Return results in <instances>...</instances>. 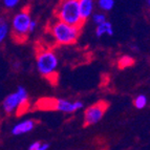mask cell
Returning <instances> with one entry per match:
<instances>
[{"mask_svg":"<svg viewBox=\"0 0 150 150\" xmlns=\"http://www.w3.org/2000/svg\"><path fill=\"white\" fill-rule=\"evenodd\" d=\"M55 15L58 21H61L71 26L81 28L83 24V20L81 19L80 12H79L78 0L61 1L56 8Z\"/></svg>","mask_w":150,"mask_h":150,"instance_id":"obj_1","label":"cell"},{"mask_svg":"<svg viewBox=\"0 0 150 150\" xmlns=\"http://www.w3.org/2000/svg\"><path fill=\"white\" fill-rule=\"evenodd\" d=\"M81 28L71 26L56 20L50 25V33L56 43L60 45H69L75 43L80 36Z\"/></svg>","mask_w":150,"mask_h":150,"instance_id":"obj_2","label":"cell"},{"mask_svg":"<svg viewBox=\"0 0 150 150\" xmlns=\"http://www.w3.org/2000/svg\"><path fill=\"white\" fill-rule=\"evenodd\" d=\"M36 65L38 71L46 78H52L57 73L59 65L58 56L53 50L50 48H41L37 52Z\"/></svg>","mask_w":150,"mask_h":150,"instance_id":"obj_3","label":"cell"},{"mask_svg":"<svg viewBox=\"0 0 150 150\" xmlns=\"http://www.w3.org/2000/svg\"><path fill=\"white\" fill-rule=\"evenodd\" d=\"M28 103V90L23 86H18L15 93H10L4 98L2 102V107L5 113L12 115L18 113L21 108H25Z\"/></svg>","mask_w":150,"mask_h":150,"instance_id":"obj_4","label":"cell"},{"mask_svg":"<svg viewBox=\"0 0 150 150\" xmlns=\"http://www.w3.org/2000/svg\"><path fill=\"white\" fill-rule=\"evenodd\" d=\"M32 17L28 10H22L17 13L12 19L11 28H12V36L16 41H24L28 34L30 33V23Z\"/></svg>","mask_w":150,"mask_h":150,"instance_id":"obj_5","label":"cell"},{"mask_svg":"<svg viewBox=\"0 0 150 150\" xmlns=\"http://www.w3.org/2000/svg\"><path fill=\"white\" fill-rule=\"evenodd\" d=\"M41 102H43V105L41 106L42 108L58 110L64 113H73L84 107V104L81 101L73 102L66 99H44Z\"/></svg>","mask_w":150,"mask_h":150,"instance_id":"obj_6","label":"cell"},{"mask_svg":"<svg viewBox=\"0 0 150 150\" xmlns=\"http://www.w3.org/2000/svg\"><path fill=\"white\" fill-rule=\"evenodd\" d=\"M107 104L105 102H98L96 104L90 105L84 111V124L86 126L95 125L102 120L103 115H105L107 109Z\"/></svg>","mask_w":150,"mask_h":150,"instance_id":"obj_7","label":"cell"},{"mask_svg":"<svg viewBox=\"0 0 150 150\" xmlns=\"http://www.w3.org/2000/svg\"><path fill=\"white\" fill-rule=\"evenodd\" d=\"M36 123L33 120H23L21 122L17 123L16 125L13 126L12 128V133L14 135H21L25 134V133L30 132L34 128H35Z\"/></svg>","mask_w":150,"mask_h":150,"instance_id":"obj_8","label":"cell"},{"mask_svg":"<svg viewBox=\"0 0 150 150\" xmlns=\"http://www.w3.org/2000/svg\"><path fill=\"white\" fill-rule=\"evenodd\" d=\"M79 12L83 22L87 20L90 16H93L95 3L93 0H79Z\"/></svg>","mask_w":150,"mask_h":150,"instance_id":"obj_9","label":"cell"},{"mask_svg":"<svg viewBox=\"0 0 150 150\" xmlns=\"http://www.w3.org/2000/svg\"><path fill=\"white\" fill-rule=\"evenodd\" d=\"M96 35H97V37H102L104 35H113L112 24L109 21H106V22L102 23V24L97 25V28H96Z\"/></svg>","mask_w":150,"mask_h":150,"instance_id":"obj_10","label":"cell"},{"mask_svg":"<svg viewBox=\"0 0 150 150\" xmlns=\"http://www.w3.org/2000/svg\"><path fill=\"white\" fill-rule=\"evenodd\" d=\"M10 33V24L4 18L0 17V44L5 40Z\"/></svg>","mask_w":150,"mask_h":150,"instance_id":"obj_11","label":"cell"},{"mask_svg":"<svg viewBox=\"0 0 150 150\" xmlns=\"http://www.w3.org/2000/svg\"><path fill=\"white\" fill-rule=\"evenodd\" d=\"M148 99L145 95H139L135 97L134 101H133V104H134V107L137 109H144V108L147 106Z\"/></svg>","mask_w":150,"mask_h":150,"instance_id":"obj_12","label":"cell"},{"mask_svg":"<svg viewBox=\"0 0 150 150\" xmlns=\"http://www.w3.org/2000/svg\"><path fill=\"white\" fill-rule=\"evenodd\" d=\"M98 6L99 8L104 12L111 11L115 6V1L113 0H99L98 1Z\"/></svg>","mask_w":150,"mask_h":150,"instance_id":"obj_13","label":"cell"},{"mask_svg":"<svg viewBox=\"0 0 150 150\" xmlns=\"http://www.w3.org/2000/svg\"><path fill=\"white\" fill-rule=\"evenodd\" d=\"M134 63V60H133L132 57L127 55H124L121 57V59L119 60V66L122 68L124 67H128V66H131V65Z\"/></svg>","mask_w":150,"mask_h":150,"instance_id":"obj_14","label":"cell"},{"mask_svg":"<svg viewBox=\"0 0 150 150\" xmlns=\"http://www.w3.org/2000/svg\"><path fill=\"white\" fill-rule=\"evenodd\" d=\"M93 21L97 25H100L102 23L106 22L107 18H106V15L104 13H96V14H93Z\"/></svg>","mask_w":150,"mask_h":150,"instance_id":"obj_15","label":"cell"},{"mask_svg":"<svg viewBox=\"0 0 150 150\" xmlns=\"http://www.w3.org/2000/svg\"><path fill=\"white\" fill-rule=\"evenodd\" d=\"M3 4H4L5 8H14L19 4V0H4V1H3Z\"/></svg>","mask_w":150,"mask_h":150,"instance_id":"obj_16","label":"cell"},{"mask_svg":"<svg viewBox=\"0 0 150 150\" xmlns=\"http://www.w3.org/2000/svg\"><path fill=\"white\" fill-rule=\"evenodd\" d=\"M41 142H34L32 143L30 145V147H28V150H37L38 148H39V146H40Z\"/></svg>","mask_w":150,"mask_h":150,"instance_id":"obj_17","label":"cell"},{"mask_svg":"<svg viewBox=\"0 0 150 150\" xmlns=\"http://www.w3.org/2000/svg\"><path fill=\"white\" fill-rule=\"evenodd\" d=\"M36 28H37V22H36V20H33L32 19V21H30V33H32V32H34V30H36Z\"/></svg>","mask_w":150,"mask_h":150,"instance_id":"obj_18","label":"cell"},{"mask_svg":"<svg viewBox=\"0 0 150 150\" xmlns=\"http://www.w3.org/2000/svg\"><path fill=\"white\" fill-rule=\"evenodd\" d=\"M48 148H50V144L48 143H41L37 150H47Z\"/></svg>","mask_w":150,"mask_h":150,"instance_id":"obj_19","label":"cell"}]
</instances>
